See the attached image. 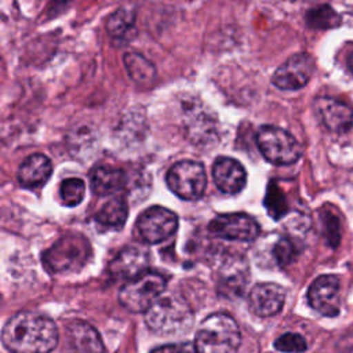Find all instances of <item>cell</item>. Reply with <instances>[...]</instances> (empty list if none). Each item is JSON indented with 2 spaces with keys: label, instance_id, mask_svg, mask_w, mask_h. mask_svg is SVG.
Masks as SVG:
<instances>
[{
  "label": "cell",
  "instance_id": "12",
  "mask_svg": "<svg viewBox=\"0 0 353 353\" xmlns=\"http://www.w3.org/2000/svg\"><path fill=\"white\" fill-rule=\"evenodd\" d=\"M149 269V254L138 245L124 247L109 263L110 274L117 280H134Z\"/></svg>",
  "mask_w": 353,
  "mask_h": 353
},
{
  "label": "cell",
  "instance_id": "9",
  "mask_svg": "<svg viewBox=\"0 0 353 353\" xmlns=\"http://www.w3.org/2000/svg\"><path fill=\"white\" fill-rule=\"evenodd\" d=\"M208 230L212 236L226 240L254 241L259 234V225L247 214L233 212L215 216L208 223Z\"/></svg>",
  "mask_w": 353,
  "mask_h": 353
},
{
  "label": "cell",
  "instance_id": "21",
  "mask_svg": "<svg viewBox=\"0 0 353 353\" xmlns=\"http://www.w3.org/2000/svg\"><path fill=\"white\" fill-rule=\"evenodd\" d=\"M135 25V12L130 8H119L106 21V32L112 39H123Z\"/></svg>",
  "mask_w": 353,
  "mask_h": 353
},
{
  "label": "cell",
  "instance_id": "27",
  "mask_svg": "<svg viewBox=\"0 0 353 353\" xmlns=\"http://www.w3.org/2000/svg\"><path fill=\"white\" fill-rule=\"evenodd\" d=\"M273 255H274V258H276V261H277L279 265L284 266V265L290 263L291 259H292L294 255H295L292 243H291L288 239H280V240L276 243L274 248H273Z\"/></svg>",
  "mask_w": 353,
  "mask_h": 353
},
{
  "label": "cell",
  "instance_id": "24",
  "mask_svg": "<svg viewBox=\"0 0 353 353\" xmlns=\"http://www.w3.org/2000/svg\"><path fill=\"white\" fill-rule=\"evenodd\" d=\"M265 207L269 215L274 219H280L288 210L287 200L276 183H270L265 197Z\"/></svg>",
  "mask_w": 353,
  "mask_h": 353
},
{
  "label": "cell",
  "instance_id": "2",
  "mask_svg": "<svg viewBox=\"0 0 353 353\" xmlns=\"http://www.w3.org/2000/svg\"><path fill=\"white\" fill-rule=\"evenodd\" d=\"M145 321L159 335H179L192 328L193 312L181 295L163 292L145 312Z\"/></svg>",
  "mask_w": 353,
  "mask_h": 353
},
{
  "label": "cell",
  "instance_id": "14",
  "mask_svg": "<svg viewBox=\"0 0 353 353\" xmlns=\"http://www.w3.org/2000/svg\"><path fill=\"white\" fill-rule=\"evenodd\" d=\"M285 301V291L274 283H259L248 295L250 309L259 317H270L279 313Z\"/></svg>",
  "mask_w": 353,
  "mask_h": 353
},
{
  "label": "cell",
  "instance_id": "26",
  "mask_svg": "<svg viewBox=\"0 0 353 353\" xmlns=\"http://www.w3.org/2000/svg\"><path fill=\"white\" fill-rule=\"evenodd\" d=\"M241 270L239 263H232V266L223 268L219 276V287L223 288L226 292L233 290H240L244 285V280L241 277Z\"/></svg>",
  "mask_w": 353,
  "mask_h": 353
},
{
  "label": "cell",
  "instance_id": "4",
  "mask_svg": "<svg viewBox=\"0 0 353 353\" xmlns=\"http://www.w3.org/2000/svg\"><path fill=\"white\" fill-rule=\"evenodd\" d=\"M91 258V245L81 234H66L43 254V265L51 274L80 270Z\"/></svg>",
  "mask_w": 353,
  "mask_h": 353
},
{
  "label": "cell",
  "instance_id": "17",
  "mask_svg": "<svg viewBox=\"0 0 353 353\" xmlns=\"http://www.w3.org/2000/svg\"><path fill=\"white\" fill-rule=\"evenodd\" d=\"M52 165L47 156L33 153L28 156L18 170V182L23 188H39L51 176Z\"/></svg>",
  "mask_w": 353,
  "mask_h": 353
},
{
  "label": "cell",
  "instance_id": "16",
  "mask_svg": "<svg viewBox=\"0 0 353 353\" xmlns=\"http://www.w3.org/2000/svg\"><path fill=\"white\" fill-rule=\"evenodd\" d=\"M212 178L221 192L234 194L244 188L247 174L244 167L237 160L219 156L212 165Z\"/></svg>",
  "mask_w": 353,
  "mask_h": 353
},
{
  "label": "cell",
  "instance_id": "25",
  "mask_svg": "<svg viewBox=\"0 0 353 353\" xmlns=\"http://www.w3.org/2000/svg\"><path fill=\"white\" fill-rule=\"evenodd\" d=\"M274 347L283 353H302L307 349V343L302 335L287 332L274 341Z\"/></svg>",
  "mask_w": 353,
  "mask_h": 353
},
{
  "label": "cell",
  "instance_id": "23",
  "mask_svg": "<svg viewBox=\"0 0 353 353\" xmlns=\"http://www.w3.org/2000/svg\"><path fill=\"white\" fill-rule=\"evenodd\" d=\"M306 19L310 26L319 29H330L341 23L338 14L328 6H321L309 11Z\"/></svg>",
  "mask_w": 353,
  "mask_h": 353
},
{
  "label": "cell",
  "instance_id": "29",
  "mask_svg": "<svg viewBox=\"0 0 353 353\" xmlns=\"http://www.w3.org/2000/svg\"><path fill=\"white\" fill-rule=\"evenodd\" d=\"M152 353H197L194 343L190 342H179V343H170L154 349Z\"/></svg>",
  "mask_w": 353,
  "mask_h": 353
},
{
  "label": "cell",
  "instance_id": "6",
  "mask_svg": "<svg viewBox=\"0 0 353 353\" xmlns=\"http://www.w3.org/2000/svg\"><path fill=\"white\" fill-rule=\"evenodd\" d=\"M167 280L157 272L145 274L127 281L119 292L120 303L132 313L146 312L149 306L164 292Z\"/></svg>",
  "mask_w": 353,
  "mask_h": 353
},
{
  "label": "cell",
  "instance_id": "30",
  "mask_svg": "<svg viewBox=\"0 0 353 353\" xmlns=\"http://www.w3.org/2000/svg\"><path fill=\"white\" fill-rule=\"evenodd\" d=\"M347 66H349V69H350V72L353 73V54L350 55V58H349V61H347Z\"/></svg>",
  "mask_w": 353,
  "mask_h": 353
},
{
  "label": "cell",
  "instance_id": "22",
  "mask_svg": "<svg viewBox=\"0 0 353 353\" xmlns=\"http://www.w3.org/2000/svg\"><path fill=\"white\" fill-rule=\"evenodd\" d=\"M85 185L80 178H66L59 186L61 201L68 207L79 205L84 199Z\"/></svg>",
  "mask_w": 353,
  "mask_h": 353
},
{
  "label": "cell",
  "instance_id": "13",
  "mask_svg": "<svg viewBox=\"0 0 353 353\" xmlns=\"http://www.w3.org/2000/svg\"><path fill=\"white\" fill-rule=\"evenodd\" d=\"M66 353H105L99 332L85 321H72L65 328Z\"/></svg>",
  "mask_w": 353,
  "mask_h": 353
},
{
  "label": "cell",
  "instance_id": "8",
  "mask_svg": "<svg viewBox=\"0 0 353 353\" xmlns=\"http://www.w3.org/2000/svg\"><path fill=\"white\" fill-rule=\"evenodd\" d=\"M178 229V216L168 208L153 205L146 208L135 222L138 239L146 244H157L170 239Z\"/></svg>",
  "mask_w": 353,
  "mask_h": 353
},
{
  "label": "cell",
  "instance_id": "1",
  "mask_svg": "<svg viewBox=\"0 0 353 353\" xmlns=\"http://www.w3.org/2000/svg\"><path fill=\"white\" fill-rule=\"evenodd\" d=\"M58 341L55 323L37 312L14 314L1 331V342L11 353H50Z\"/></svg>",
  "mask_w": 353,
  "mask_h": 353
},
{
  "label": "cell",
  "instance_id": "10",
  "mask_svg": "<svg viewBox=\"0 0 353 353\" xmlns=\"http://www.w3.org/2000/svg\"><path fill=\"white\" fill-rule=\"evenodd\" d=\"M314 69V61L312 55L306 52H298L285 59L273 73V84L285 91L299 90L309 81Z\"/></svg>",
  "mask_w": 353,
  "mask_h": 353
},
{
  "label": "cell",
  "instance_id": "15",
  "mask_svg": "<svg viewBox=\"0 0 353 353\" xmlns=\"http://www.w3.org/2000/svg\"><path fill=\"white\" fill-rule=\"evenodd\" d=\"M314 109L321 123L334 132H345L353 124V110L338 99L320 97L314 101Z\"/></svg>",
  "mask_w": 353,
  "mask_h": 353
},
{
  "label": "cell",
  "instance_id": "11",
  "mask_svg": "<svg viewBox=\"0 0 353 353\" xmlns=\"http://www.w3.org/2000/svg\"><path fill=\"white\" fill-rule=\"evenodd\" d=\"M341 281L334 274L319 276L309 287L310 306L325 317H335L341 309Z\"/></svg>",
  "mask_w": 353,
  "mask_h": 353
},
{
  "label": "cell",
  "instance_id": "20",
  "mask_svg": "<svg viewBox=\"0 0 353 353\" xmlns=\"http://www.w3.org/2000/svg\"><path fill=\"white\" fill-rule=\"evenodd\" d=\"M128 216V205L123 197H114L105 203L97 212L95 219L99 225L109 229H121Z\"/></svg>",
  "mask_w": 353,
  "mask_h": 353
},
{
  "label": "cell",
  "instance_id": "18",
  "mask_svg": "<svg viewBox=\"0 0 353 353\" xmlns=\"http://www.w3.org/2000/svg\"><path fill=\"white\" fill-rule=\"evenodd\" d=\"M91 189L98 196H108L121 190L127 183V175L123 170L102 164L90 172Z\"/></svg>",
  "mask_w": 353,
  "mask_h": 353
},
{
  "label": "cell",
  "instance_id": "3",
  "mask_svg": "<svg viewBox=\"0 0 353 353\" xmlns=\"http://www.w3.org/2000/svg\"><path fill=\"white\" fill-rule=\"evenodd\" d=\"M241 342L237 323L226 313L205 317L196 332L197 353H236Z\"/></svg>",
  "mask_w": 353,
  "mask_h": 353
},
{
  "label": "cell",
  "instance_id": "5",
  "mask_svg": "<svg viewBox=\"0 0 353 353\" xmlns=\"http://www.w3.org/2000/svg\"><path fill=\"white\" fill-rule=\"evenodd\" d=\"M256 145L262 156L277 165L295 163L301 156V145L285 130L274 125H262L256 132Z\"/></svg>",
  "mask_w": 353,
  "mask_h": 353
},
{
  "label": "cell",
  "instance_id": "28",
  "mask_svg": "<svg viewBox=\"0 0 353 353\" xmlns=\"http://www.w3.org/2000/svg\"><path fill=\"white\" fill-rule=\"evenodd\" d=\"M323 225H324V236L332 247H335L339 241V222L338 218L332 214L323 215Z\"/></svg>",
  "mask_w": 353,
  "mask_h": 353
},
{
  "label": "cell",
  "instance_id": "19",
  "mask_svg": "<svg viewBox=\"0 0 353 353\" xmlns=\"http://www.w3.org/2000/svg\"><path fill=\"white\" fill-rule=\"evenodd\" d=\"M123 59H124V65H125L128 76L137 84L149 85L154 81L156 74H157L156 68L143 55H141L138 52H125Z\"/></svg>",
  "mask_w": 353,
  "mask_h": 353
},
{
  "label": "cell",
  "instance_id": "7",
  "mask_svg": "<svg viewBox=\"0 0 353 353\" xmlns=\"http://www.w3.org/2000/svg\"><path fill=\"white\" fill-rule=\"evenodd\" d=\"M170 190L183 200H197L204 194L207 175L203 164L192 160L175 163L165 175Z\"/></svg>",
  "mask_w": 353,
  "mask_h": 353
}]
</instances>
